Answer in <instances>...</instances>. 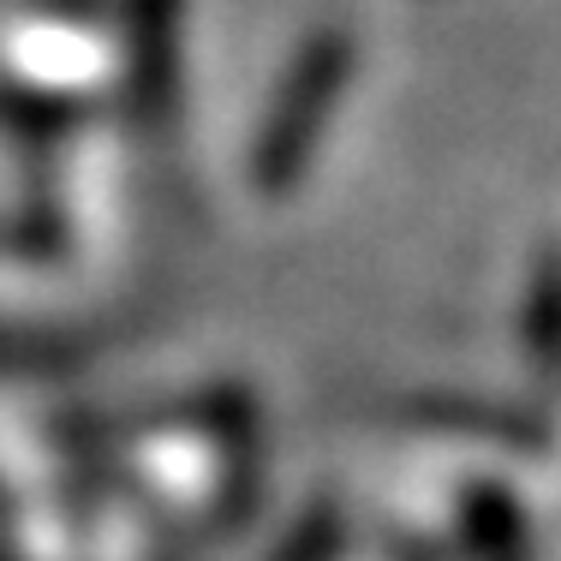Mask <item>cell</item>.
Returning <instances> with one entry per match:
<instances>
[{
  "label": "cell",
  "instance_id": "6da1fadb",
  "mask_svg": "<svg viewBox=\"0 0 561 561\" xmlns=\"http://www.w3.org/2000/svg\"><path fill=\"white\" fill-rule=\"evenodd\" d=\"M341 78H346V43L341 36H323V43L299 60L293 84L280 90V102H275V119L263 126L257 150H251V180H257L263 192H280V185L299 173V156H311L317 131H323V108L335 102Z\"/></svg>",
  "mask_w": 561,
  "mask_h": 561
}]
</instances>
